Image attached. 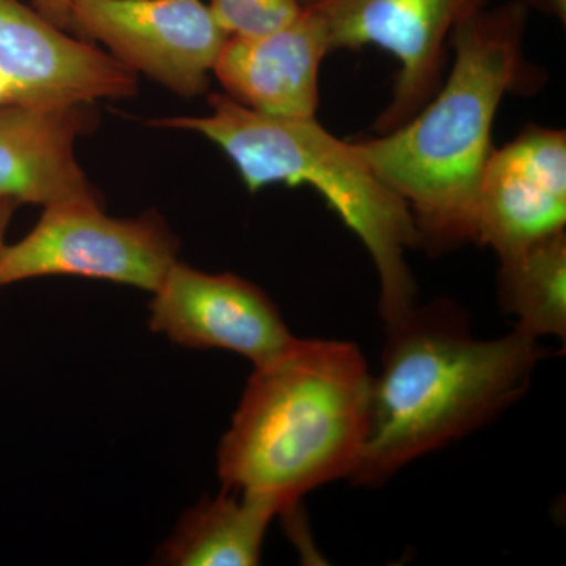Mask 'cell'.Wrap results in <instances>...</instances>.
<instances>
[{"instance_id": "cell-1", "label": "cell", "mask_w": 566, "mask_h": 566, "mask_svg": "<svg viewBox=\"0 0 566 566\" xmlns=\"http://www.w3.org/2000/svg\"><path fill=\"white\" fill-rule=\"evenodd\" d=\"M546 354L539 338L517 329L476 338L452 301L415 305L386 326L367 438L349 482L385 485L419 458L493 422L526 395Z\"/></svg>"}, {"instance_id": "cell-2", "label": "cell", "mask_w": 566, "mask_h": 566, "mask_svg": "<svg viewBox=\"0 0 566 566\" xmlns=\"http://www.w3.org/2000/svg\"><path fill=\"white\" fill-rule=\"evenodd\" d=\"M527 18L524 0L469 14L450 36L455 61L433 98L392 132L354 142L408 205L428 251L476 243L491 133L505 93L520 81Z\"/></svg>"}, {"instance_id": "cell-3", "label": "cell", "mask_w": 566, "mask_h": 566, "mask_svg": "<svg viewBox=\"0 0 566 566\" xmlns=\"http://www.w3.org/2000/svg\"><path fill=\"white\" fill-rule=\"evenodd\" d=\"M370 387L359 346L294 337L253 367L218 447L223 490L262 499L281 515L316 488L349 479L367 438Z\"/></svg>"}, {"instance_id": "cell-4", "label": "cell", "mask_w": 566, "mask_h": 566, "mask_svg": "<svg viewBox=\"0 0 566 566\" xmlns=\"http://www.w3.org/2000/svg\"><path fill=\"white\" fill-rule=\"evenodd\" d=\"M202 117H163L153 128L202 134L237 167L251 192L264 186H311L367 249L379 277L385 326L416 305V282L405 256L419 245L408 205L365 163L356 144L327 132L315 117H274L212 93Z\"/></svg>"}, {"instance_id": "cell-5", "label": "cell", "mask_w": 566, "mask_h": 566, "mask_svg": "<svg viewBox=\"0 0 566 566\" xmlns=\"http://www.w3.org/2000/svg\"><path fill=\"white\" fill-rule=\"evenodd\" d=\"M180 241L155 211L111 218L99 200L44 207L20 243L7 245L0 286L44 275H80L156 292L178 262Z\"/></svg>"}, {"instance_id": "cell-6", "label": "cell", "mask_w": 566, "mask_h": 566, "mask_svg": "<svg viewBox=\"0 0 566 566\" xmlns=\"http://www.w3.org/2000/svg\"><path fill=\"white\" fill-rule=\"evenodd\" d=\"M326 29L331 52L378 46L400 63L379 133L415 117L442 84L446 41L488 0H303Z\"/></svg>"}, {"instance_id": "cell-7", "label": "cell", "mask_w": 566, "mask_h": 566, "mask_svg": "<svg viewBox=\"0 0 566 566\" xmlns=\"http://www.w3.org/2000/svg\"><path fill=\"white\" fill-rule=\"evenodd\" d=\"M71 28L177 95H202L229 35L202 0H71Z\"/></svg>"}, {"instance_id": "cell-8", "label": "cell", "mask_w": 566, "mask_h": 566, "mask_svg": "<svg viewBox=\"0 0 566 566\" xmlns=\"http://www.w3.org/2000/svg\"><path fill=\"white\" fill-rule=\"evenodd\" d=\"M153 333L192 349H226L271 363L294 335L263 290L238 275L210 274L178 260L153 292Z\"/></svg>"}, {"instance_id": "cell-9", "label": "cell", "mask_w": 566, "mask_h": 566, "mask_svg": "<svg viewBox=\"0 0 566 566\" xmlns=\"http://www.w3.org/2000/svg\"><path fill=\"white\" fill-rule=\"evenodd\" d=\"M0 74L22 106L92 104L137 91V74L109 52L66 35L21 0H0Z\"/></svg>"}, {"instance_id": "cell-10", "label": "cell", "mask_w": 566, "mask_h": 566, "mask_svg": "<svg viewBox=\"0 0 566 566\" xmlns=\"http://www.w3.org/2000/svg\"><path fill=\"white\" fill-rule=\"evenodd\" d=\"M565 223L566 133L528 126L488 158L476 244L502 256L565 232Z\"/></svg>"}, {"instance_id": "cell-11", "label": "cell", "mask_w": 566, "mask_h": 566, "mask_svg": "<svg viewBox=\"0 0 566 566\" xmlns=\"http://www.w3.org/2000/svg\"><path fill=\"white\" fill-rule=\"evenodd\" d=\"M331 52L323 22L305 10L281 31L240 39L229 36L212 73L226 95L274 117H315L319 69Z\"/></svg>"}, {"instance_id": "cell-12", "label": "cell", "mask_w": 566, "mask_h": 566, "mask_svg": "<svg viewBox=\"0 0 566 566\" xmlns=\"http://www.w3.org/2000/svg\"><path fill=\"white\" fill-rule=\"evenodd\" d=\"M91 104L0 107V199L50 205L99 200L74 155L91 132Z\"/></svg>"}, {"instance_id": "cell-13", "label": "cell", "mask_w": 566, "mask_h": 566, "mask_svg": "<svg viewBox=\"0 0 566 566\" xmlns=\"http://www.w3.org/2000/svg\"><path fill=\"white\" fill-rule=\"evenodd\" d=\"M274 516L277 512L266 501L222 490L182 515L156 560L174 566L259 565Z\"/></svg>"}, {"instance_id": "cell-14", "label": "cell", "mask_w": 566, "mask_h": 566, "mask_svg": "<svg viewBox=\"0 0 566 566\" xmlns=\"http://www.w3.org/2000/svg\"><path fill=\"white\" fill-rule=\"evenodd\" d=\"M497 296L531 337H566V233L558 232L499 256Z\"/></svg>"}, {"instance_id": "cell-15", "label": "cell", "mask_w": 566, "mask_h": 566, "mask_svg": "<svg viewBox=\"0 0 566 566\" xmlns=\"http://www.w3.org/2000/svg\"><path fill=\"white\" fill-rule=\"evenodd\" d=\"M216 22L229 36L255 39L292 24L303 14V0H211Z\"/></svg>"}, {"instance_id": "cell-16", "label": "cell", "mask_w": 566, "mask_h": 566, "mask_svg": "<svg viewBox=\"0 0 566 566\" xmlns=\"http://www.w3.org/2000/svg\"><path fill=\"white\" fill-rule=\"evenodd\" d=\"M33 7L63 31L71 28V0H33Z\"/></svg>"}, {"instance_id": "cell-17", "label": "cell", "mask_w": 566, "mask_h": 566, "mask_svg": "<svg viewBox=\"0 0 566 566\" xmlns=\"http://www.w3.org/2000/svg\"><path fill=\"white\" fill-rule=\"evenodd\" d=\"M17 200L0 199V264H2L3 255H6L7 244V229H9L11 218H13L14 211L20 207Z\"/></svg>"}, {"instance_id": "cell-18", "label": "cell", "mask_w": 566, "mask_h": 566, "mask_svg": "<svg viewBox=\"0 0 566 566\" xmlns=\"http://www.w3.org/2000/svg\"><path fill=\"white\" fill-rule=\"evenodd\" d=\"M528 9L535 7L536 10L547 14V17L556 18V20L566 21V0H524Z\"/></svg>"}, {"instance_id": "cell-19", "label": "cell", "mask_w": 566, "mask_h": 566, "mask_svg": "<svg viewBox=\"0 0 566 566\" xmlns=\"http://www.w3.org/2000/svg\"><path fill=\"white\" fill-rule=\"evenodd\" d=\"M9 104H14L13 91L6 77L0 74V107L9 106Z\"/></svg>"}]
</instances>
